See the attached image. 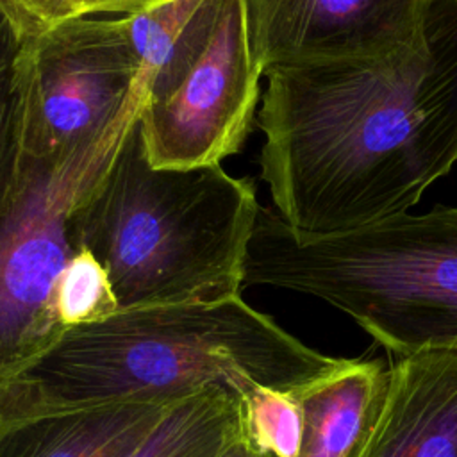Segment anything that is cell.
Wrapping results in <instances>:
<instances>
[{
  "label": "cell",
  "mask_w": 457,
  "mask_h": 457,
  "mask_svg": "<svg viewBox=\"0 0 457 457\" xmlns=\"http://www.w3.org/2000/svg\"><path fill=\"white\" fill-rule=\"evenodd\" d=\"M130 2H132V0H130ZM129 11H130V9H129Z\"/></svg>",
  "instance_id": "obj_20"
},
{
  "label": "cell",
  "mask_w": 457,
  "mask_h": 457,
  "mask_svg": "<svg viewBox=\"0 0 457 457\" xmlns=\"http://www.w3.org/2000/svg\"><path fill=\"white\" fill-rule=\"evenodd\" d=\"M23 48L25 37L0 9V211L23 157Z\"/></svg>",
  "instance_id": "obj_14"
},
{
  "label": "cell",
  "mask_w": 457,
  "mask_h": 457,
  "mask_svg": "<svg viewBox=\"0 0 457 457\" xmlns=\"http://www.w3.org/2000/svg\"><path fill=\"white\" fill-rule=\"evenodd\" d=\"M243 286L320 298L395 357L457 346V207L400 212L325 236L259 207Z\"/></svg>",
  "instance_id": "obj_4"
},
{
  "label": "cell",
  "mask_w": 457,
  "mask_h": 457,
  "mask_svg": "<svg viewBox=\"0 0 457 457\" xmlns=\"http://www.w3.org/2000/svg\"><path fill=\"white\" fill-rule=\"evenodd\" d=\"M23 409V393L16 378L0 380V425Z\"/></svg>",
  "instance_id": "obj_17"
},
{
  "label": "cell",
  "mask_w": 457,
  "mask_h": 457,
  "mask_svg": "<svg viewBox=\"0 0 457 457\" xmlns=\"http://www.w3.org/2000/svg\"><path fill=\"white\" fill-rule=\"evenodd\" d=\"M155 2H161V0H132L130 11H136V9L143 7V5H150V4H155Z\"/></svg>",
  "instance_id": "obj_19"
},
{
  "label": "cell",
  "mask_w": 457,
  "mask_h": 457,
  "mask_svg": "<svg viewBox=\"0 0 457 457\" xmlns=\"http://www.w3.org/2000/svg\"><path fill=\"white\" fill-rule=\"evenodd\" d=\"M262 75L309 62L373 59L425 43L432 0H245Z\"/></svg>",
  "instance_id": "obj_8"
},
{
  "label": "cell",
  "mask_w": 457,
  "mask_h": 457,
  "mask_svg": "<svg viewBox=\"0 0 457 457\" xmlns=\"http://www.w3.org/2000/svg\"><path fill=\"white\" fill-rule=\"evenodd\" d=\"M145 98L143 79L129 105L93 141L64 155L23 154L0 211V380L16 378L66 332L55 291L80 250V209L109 170Z\"/></svg>",
  "instance_id": "obj_5"
},
{
  "label": "cell",
  "mask_w": 457,
  "mask_h": 457,
  "mask_svg": "<svg viewBox=\"0 0 457 457\" xmlns=\"http://www.w3.org/2000/svg\"><path fill=\"white\" fill-rule=\"evenodd\" d=\"M252 180L221 164L159 168L139 114L80 209V248L107 270L120 309L237 296L259 212Z\"/></svg>",
  "instance_id": "obj_3"
},
{
  "label": "cell",
  "mask_w": 457,
  "mask_h": 457,
  "mask_svg": "<svg viewBox=\"0 0 457 457\" xmlns=\"http://www.w3.org/2000/svg\"><path fill=\"white\" fill-rule=\"evenodd\" d=\"M341 361L309 348L237 295L120 309L102 321L66 328L16 378L29 407L59 409L173 402L209 387L237 396L253 387L300 393Z\"/></svg>",
  "instance_id": "obj_2"
},
{
  "label": "cell",
  "mask_w": 457,
  "mask_h": 457,
  "mask_svg": "<svg viewBox=\"0 0 457 457\" xmlns=\"http://www.w3.org/2000/svg\"><path fill=\"white\" fill-rule=\"evenodd\" d=\"M239 432L271 457H298L303 409L298 393L253 387L239 396Z\"/></svg>",
  "instance_id": "obj_15"
},
{
  "label": "cell",
  "mask_w": 457,
  "mask_h": 457,
  "mask_svg": "<svg viewBox=\"0 0 457 457\" xmlns=\"http://www.w3.org/2000/svg\"><path fill=\"white\" fill-rule=\"evenodd\" d=\"M262 70L253 55L246 2L218 0L202 45L161 93L145 98L139 129L159 168L221 164L255 121Z\"/></svg>",
  "instance_id": "obj_7"
},
{
  "label": "cell",
  "mask_w": 457,
  "mask_h": 457,
  "mask_svg": "<svg viewBox=\"0 0 457 457\" xmlns=\"http://www.w3.org/2000/svg\"><path fill=\"white\" fill-rule=\"evenodd\" d=\"M55 307L66 328L96 323L120 311L109 273L89 250L80 248L64 268Z\"/></svg>",
  "instance_id": "obj_16"
},
{
  "label": "cell",
  "mask_w": 457,
  "mask_h": 457,
  "mask_svg": "<svg viewBox=\"0 0 457 457\" xmlns=\"http://www.w3.org/2000/svg\"><path fill=\"white\" fill-rule=\"evenodd\" d=\"M361 457H457V346L391 362L386 403Z\"/></svg>",
  "instance_id": "obj_9"
},
{
  "label": "cell",
  "mask_w": 457,
  "mask_h": 457,
  "mask_svg": "<svg viewBox=\"0 0 457 457\" xmlns=\"http://www.w3.org/2000/svg\"><path fill=\"white\" fill-rule=\"evenodd\" d=\"M23 154L64 155L98 137L129 105L143 68L123 12H93L25 37Z\"/></svg>",
  "instance_id": "obj_6"
},
{
  "label": "cell",
  "mask_w": 457,
  "mask_h": 457,
  "mask_svg": "<svg viewBox=\"0 0 457 457\" xmlns=\"http://www.w3.org/2000/svg\"><path fill=\"white\" fill-rule=\"evenodd\" d=\"M175 402L21 409L0 425V457H129L155 432Z\"/></svg>",
  "instance_id": "obj_10"
},
{
  "label": "cell",
  "mask_w": 457,
  "mask_h": 457,
  "mask_svg": "<svg viewBox=\"0 0 457 457\" xmlns=\"http://www.w3.org/2000/svg\"><path fill=\"white\" fill-rule=\"evenodd\" d=\"M239 430V396L209 387L177 400L129 457H218Z\"/></svg>",
  "instance_id": "obj_13"
},
{
  "label": "cell",
  "mask_w": 457,
  "mask_h": 457,
  "mask_svg": "<svg viewBox=\"0 0 457 457\" xmlns=\"http://www.w3.org/2000/svg\"><path fill=\"white\" fill-rule=\"evenodd\" d=\"M218 457H271L268 453H262L255 450L237 430V434L228 441V445L223 448V452Z\"/></svg>",
  "instance_id": "obj_18"
},
{
  "label": "cell",
  "mask_w": 457,
  "mask_h": 457,
  "mask_svg": "<svg viewBox=\"0 0 457 457\" xmlns=\"http://www.w3.org/2000/svg\"><path fill=\"white\" fill-rule=\"evenodd\" d=\"M425 36L264 73L261 179L289 227L325 236L407 212L457 162V0H432Z\"/></svg>",
  "instance_id": "obj_1"
},
{
  "label": "cell",
  "mask_w": 457,
  "mask_h": 457,
  "mask_svg": "<svg viewBox=\"0 0 457 457\" xmlns=\"http://www.w3.org/2000/svg\"><path fill=\"white\" fill-rule=\"evenodd\" d=\"M391 364L343 359L298 393L303 434L298 457H361L382 414Z\"/></svg>",
  "instance_id": "obj_11"
},
{
  "label": "cell",
  "mask_w": 457,
  "mask_h": 457,
  "mask_svg": "<svg viewBox=\"0 0 457 457\" xmlns=\"http://www.w3.org/2000/svg\"><path fill=\"white\" fill-rule=\"evenodd\" d=\"M218 0H161L123 12L136 55L143 68L146 95L166 89L211 27Z\"/></svg>",
  "instance_id": "obj_12"
}]
</instances>
